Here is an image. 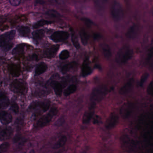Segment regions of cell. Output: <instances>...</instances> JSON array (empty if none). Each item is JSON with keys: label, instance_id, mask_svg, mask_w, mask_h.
Listing matches in <instances>:
<instances>
[{"label": "cell", "instance_id": "8", "mask_svg": "<svg viewBox=\"0 0 153 153\" xmlns=\"http://www.w3.org/2000/svg\"><path fill=\"white\" fill-rule=\"evenodd\" d=\"M50 102L48 100L43 101L40 102H32L29 106V109L32 110L36 108L37 107H39L42 110L47 111L50 107Z\"/></svg>", "mask_w": 153, "mask_h": 153}, {"label": "cell", "instance_id": "10", "mask_svg": "<svg viewBox=\"0 0 153 153\" xmlns=\"http://www.w3.org/2000/svg\"><path fill=\"white\" fill-rule=\"evenodd\" d=\"M59 49V46H54L48 48L44 51V56L47 58H53L56 55Z\"/></svg>", "mask_w": 153, "mask_h": 153}, {"label": "cell", "instance_id": "17", "mask_svg": "<svg viewBox=\"0 0 153 153\" xmlns=\"http://www.w3.org/2000/svg\"><path fill=\"white\" fill-rule=\"evenodd\" d=\"M48 69V66L45 63H42L38 65L35 70V75H39L45 73Z\"/></svg>", "mask_w": 153, "mask_h": 153}, {"label": "cell", "instance_id": "27", "mask_svg": "<svg viewBox=\"0 0 153 153\" xmlns=\"http://www.w3.org/2000/svg\"><path fill=\"white\" fill-rule=\"evenodd\" d=\"M51 22L45 20H41L37 22H36L33 25V28L35 29H38L40 27H43L46 25L50 24L51 23Z\"/></svg>", "mask_w": 153, "mask_h": 153}, {"label": "cell", "instance_id": "23", "mask_svg": "<svg viewBox=\"0 0 153 153\" xmlns=\"http://www.w3.org/2000/svg\"><path fill=\"white\" fill-rule=\"evenodd\" d=\"M81 42L83 45L85 46L87 45L88 41V36L87 32L84 29H81L79 32Z\"/></svg>", "mask_w": 153, "mask_h": 153}, {"label": "cell", "instance_id": "3", "mask_svg": "<svg viewBox=\"0 0 153 153\" xmlns=\"http://www.w3.org/2000/svg\"><path fill=\"white\" fill-rule=\"evenodd\" d=\"M58 113V110L56 107L52 108L48 114L39 119L36 125V127L42 128L49 124L54 116Z\"/></svg>", "mask_w": 153, "mask_h": 153}, {"label": "cell", "instance_id": "14", "mask_svg": "<svg viewBox=\"0 0 153 153\" xmlns=\"http://www.w3.org/2000/svg\"><path fill=\"white\" fill-rule=\"evenodd\" d=\"M45 35V31L43 29L37 30L32 33L33 40L37 42L40 41L44 37Z\"/></svg>", "mask_w": 153, "mask_h": 153}, {"label": "cell", "instance_id": "13", "mask_svg": "<svg viewBox=\"0 0 153 153\" xmlns=\"http://www.w3.org/2000/svg\"><path fill=\"white\" fill-rule=\"evenodd\" d=\"M92 71L89 65L88 61L85 60L82 67V75L83 77L88 76L91 73Z\"/></svg>", "mask_w": 153, "mask_h": 153}, {"label": "cell", "instance_id": "25", "mask_svg": "<svg viewBox=\"0 0 153 153\" xmlns=\"http://www.w3.org/2000/svg\"><path fill=\"white\" fill-rule=\"evenodd\" d=\"M108 0H94L95 6L99 10H102L107 5Z\"/></svg>", "mask_w": 153, "mask_h": 153}, {"label": "cell", "instance_id": "22", "mask_svg": "<svg viewBox=\"0 0 153 153\" xmlns=\"http://www.w3.org/2000/svg\"><path fill=\"white\" fill-rule=\"evenodd\" d=\"M71 35L72 42L74 46L76 49H79L80 48V46L79 41H78V37L74 30L72 29L71 30Z\"/></svg>", "mask_w": 153, "mask_h": 153}, {"label": "cell", "instance_id": "18", "mask_svg": "<svg viewBox=\"0 0 153 153\" xmlns=\"http://www.w3.org/2000/svg\"><path fill=\"white\" fill-rule=\"evenodd\" d=\"M101 48L105 58L107 59H110L111 57V53L109 46L107 44H104L102 45Z\"/></svg>", "mask_w": 153, "mask_h": 153}, {"label": "cell", "instance_id": "30", "mask_svg": "<svg viewBox=\"0 0 153 153\" xmlns=\"http://www.w3.org/2000/svg\"><path fill=\"white\" fill-rule=\"evenodd\" d=\"M70 57V53L67 50H64L62 51L59 55V58L62 60H65Z\"/></svg>", "mask_w": 153, "mask_h": 153}, {"label": "cell", "instance_id": "2", "mask_svg": "<svg viewBox=\"0 0 153 153\" xmlns=\"http://www.w3.org/2000/svg\"><path fill=\"white\" fill-rule=\"evenodd\" d=\"M111 14L115 21H119L123 19L124 15L123 7L120 3L114 1L111 8Z\"/></svg>", "mask_w": 153, "mask_h": 153}, {"label": "cell", "instance_id": "31", "mask_svg": "<svg viewBox=\"0 0 153 153\" xmlns=\"http://www.w3.org/2000/svg\"><path fill=\"white\" fill-rule=\"evenodd\" d=\"M10 147V144L6 143L0 146V153L5 152L9 150Z\"/></svg>", "mask_w": 153, "mask_h": 153}, {"label": "cell", "instance_id": "35", "mask_svg": "<svg viewBox=\"0 0 153 153\" xmlns=\"http://www.w3.org/2000/svg\"><path fill=\"white\" fill-rule=\"evenodd\" d=\"M82 20L84 22L85 24L86 25L87 27H91L92 24L93 22L91 20L87 18H82Z\"/></svg>", "mask_w": 153, "mask_h": 153}, {"label": "cell", "instance_id": "11", "mask_svg": "<svg viewBox=\"0 0 153 153\" xmlns=\"http://www.w3.org/2000/svg\"><path fill=\"white\" fill-rule=\"evenodd\" d=\"M12 116L9 112L5 111H0V120L4 125L10 124L12 121Z\"/></svg>", "mask_w": 153, "mask_h": 153}, {"label": "cell", "instance_id": "33", "mask_svg": "<svg viewBox=\"0 0 153 153\" xmlns=\"http://www.w3.org/2000/svg\"><path fill=\"white\" fill-rule=\"evenodd\" d=\"M13 44L12 43L10 42V43H9V44H7V45H5V46H3L1 47L2 49L4 51H8L13 47Z\"/></svg>", "mask_w": 153, "mask_h": 153}, {"label": "cell", "instance_id": "20", "mask_svg": "<svg viewBox=\"0 0 153 153\" xmlns=\"http://www.w3.org/2000/svg\"><path fill=\"white\" fill-rule=\"evenodd\" d=\"M9 70L10 74L13 76H19L20 74L19 67L16 65H10L9 66Z\"/></svg>", "mask_w": 153, "mask_h": 153}, {"label": "cell", "instance_id": "19", "mask_svg": "<svg viewBox=\"0 0 153 153\" xmlns=\"http://www.w3.org/2000/svg\"><path fill=\"white\" fill-rule=\"evenodd\" d=\"M76 65H77V63L76 62H74L65 65L63 66H62V68H61V71L63 74L66 73L72 69H74V68L76 67Z\"/></svg>", "mask_w": 153, "mask_h": 153}, {"label": "cell", "instance_id": "24", "mask_svg": "<svg viewBox=\"0 0 153 153\" xmlns=\"http://www.w3.org/2000/svg\"><path fill=\"white\" fill-rule=\"evenodd\" d=\"M66 142H67V137H66L65 136H62L54 146V149H59V148L62 147L65 144Z\"/></svg>", "mask_w": 153, "mask_h": 153}, {"label": "cell", "instance_id": "36", "mask_svg": "<svg viewBox=\"0 0 153 153\" xmlns=\"http://www.w3.org/2000/svg\"><path fill=\"white\" fill-rule=\"evenodd\" d=\"M101 121V119L99 116H95L93 119V123L94 125L99 124L100 123Z\"/></svg>", "mask_w": 153, "mask_h": 153}, {"label": "cell", "instance_id": "34", "mask_svg": "<svg viewBox=\"0 0 153 153\" xmlns=\"http://www.w3.org/2000/svg\"><path fill=\"white\" fill-rule=\"evenodd\" d=\"M47 14L48 15L55 17H58L60 15L56 11L53 10H50L48 11Z\"/></svg>", "mask_w": 153, "mask_h": 153}, {"label": "cell", "instance_id": "28", "mask_svg": "<svg viewBox=\"0 0 153 153\" xmlns=\"http://www.w3.org/2000/svg\"><path fill=\"white\" fill-rule=\"evenodd\" d=\"M25 45L24 44H21L18 45L12 51V54L13 55L17 54L22 53L24 51Z\"/></svg>", "mask_w": 153, "mask_h": 153}, {"label": "cell", "instance_id": "41", "mask_svg": "<svg viewBox=\"0 0 153 153\" xmlns=\"http://www.w3.org/2000/svg\"><path fill=\"white\" fill-rule=\"evenodd\" d=\"M48 1H50L52 2L56 3L58 2V0H48Z\"/></svg>", "mask_w": 153, "mask_h": 153}, {"label": "cell", "instance_id": "29", "mask_svg": "<svg viewBox=\"0 0 153 153\" xmlns=\"http://www.w3.org/2000/svg\"><path fill=\"white\" fill-rule=\"evenodd\" d=\"M137 32V28L136 26H132L128 31L126 33L127 37L132 38L136 35Z\"/></svg>", "mask_w": 153, "mask_h": 153}, {"label": "cell", "instance_id": "40", "mask_svg": "<svg viewBox=\"0 0 153 153\" xmlns=\"http://www.w3.org/2000/svg\"><path fill=\"white\" fill-rule=\"evenodd\" d=\"M30 59L32 60H36L37 59V56L36 55L34 54L33 55L31 56L30 57Z\"/></svg>", "mask_w": 153, "mask_h": 153}, {"label": "cell", "instance_id": "39", "mask_svg": "<svg viewBox=\"0 0 153 153\" xmlns=\"http://www.w3.org/2000/svg\"><path fill=\"white\" fill-rule=\"evenodd\" d=\"M22 120L21 119H18L16 120V125H17V127H19V126L21 125L22 124Z\"/></svg>", "mask_w": 153, "mask_h": 153}, {"label": "cell", "instance_id": "4", "mask_svg": "<svg viewBox=\"0 0 153 153\" xmlns=\"http://www.w3.org/2000/svg\"><path fill=\"white\" fill-rule=\"evenodd\" d=\"M10 90L17 94H24L27 92V88L24 82L19 80H15L10 85Z\"/></svg>", "mask_w": 153, "mask_h": 153}, {"label": "cell", "instance_id": "32", "mask_svg": "<svg viewBox=\"0 0 153 153\" xmlns=\"http://www.w3.org/2000/svg\"><path fill=\"white\" fill-rule=\"evenodd\" d=\"M11 110H12L15 114H18L19 112V107L18 104L15 102H13L11 103L10 107Z\"/></svg>", "mask_w": 153, "mask_h": 153}, {"label": "cell", "instance_id": "37", "mask_svg": "<svg viewBox=\"0 0 153 153\" xmlns=\"http://www.w3.org/2000/svg\"><path fill=\"white\" fill-rule=\"evenodd\" d=\"M22 0H9L10 4L13 6H18L20 4Z\"/></svg>", "mask_w": 153, "mask_h": 153}, {"label": "cell", "instance_id": "15", "mask_svg": "<svg viewBox=\"0 0 153 153\" xmlns=\"http://www.w3.org/2000/svg\"><path fill=\"white\" fill-rule=\"evenodd\" d=\"M94 115V109H90L89 110L85 113L82 118V122L83 124H86L89 123L91 119L93 117Z\"/></svg>", "mask_w": 153, "mask_h": 153}, {"label": "cell", "instance_id": "16", "mask_svg": "<svg viewBox=\"0 0 153 153\" xmlns=\"http://www.w3.org/2000/svg\"><path fill=\"white\" fill-rule=\"evenodd\" d=\"M51 86L57 96H61L62 95V86L60 83L57 81H53L51 83Z\"/></svg>", "mask_w": 153, "mask_h": 153}, {"label": "cell", "instance_id": "12", "mask_svg": "<svg viewBox=\"0 0 153 153\" xmlns=\"http://www.w3.org/2000/svg\"><path fill=\"white\" fill-rule=\"evenodd\" d=\"M9 98L3 92H0V109L7 107L10 105Z\"/></svg>", "mask_w": 153, "mask_h": 153}, {"label": "cell", "instance_id": "7", "mask_svg": "<svg viewBox=\"0 0 153 153\" xmlns=\"http://www.w3.org/2000/svg\"><path fill=\"white\" fill-rule=\"evenodd\" d=\"M69 37V33L66 31H57L51 35V39L55 42H62L66 40Z\"/></svg>", "mask_w": 153, "mask_h": 153}, {"label": "cell", "instance_id": "38", "mask_svg": "<svg viewBox=\"0 0 153 153\" xmlns=\"http://www.w3.org/2000/svg\"><path fill=\"white\" fill-rule=\"evenodd\" d=\"M21 139V137L19 136V135H17L14 137V139H13V142L14 143H17L19 142L20 140Z\"/></svg>", "mask_w": 153, "mask_h": 153}, {"label": "cell", "instance_id": "21", "mask_svg": "<svg viewBox=\"0 0 153 153\" xmlns=\"http://www.w3.org/2000/svg\"><path fill=\"white\" fill-rule=\"evenodd\" d=\"M19 32L20 36L23 37H28L30 34V28L27 26H21L19 28Z\"/></svg>", "mask_w": 153, "mask_h": 153}, {"label": "cell", "instance_id": "6", "mask_svg": "<svg viewBox=\"0 0 153 153\" xmlns=\"http://www.w3.org/2000/svg\"><path fill=\"white\" fill-rule=\"evenodd\" d=\"M15 31L12 30L0 36V47H2L5 45L10 43V41L15 37Z\"/></svg>", "mask_w": 153, "mask_h": 153}, {"label": "cell", "instance_id": "5", "mask_svg": "<svg viewBox=\"0 0 153 153\" xmlns=\"http://www.w3.org/2000/svg\"><path fill=\"white\" fill-rule=\"evenodd\" d=\"M120 121L118 115L115 112H112L109 115L105 122V127L109 130L113 129L118 125Z\"/></svg>", "mask_w": 153, "mask_h": 153}, {"label": "cell", "instance_id": "1", "mask_svg": "<svg viewBox=\"0 0 153 153\" xmlns=\"http://www.w3.org/2000/svg\"><path fill=\"white\" fill-rule=\"evenodd\" d=\"M108 88L104 85H101L94 88L91 95V100L92 102L96 104L101 101L108 93Z\"/></svg>", "mask_w": 153, "mask_h": 153}, {"label": "cell", "instance_id": "26", "mask_svg": "<svg viewBox=\"0 0 153 153\" xmlns=\"http://www.w3.org/2000/svg\"><path fill=\"white\" fill-rule=\"evenodd\" d=\"M76 90V87L74 84L70 85L64 92V94L65 96H70L71 94L75 93Z\"/></svg>", "mask_w": 153, "mask_h": 153}, {"label": "cell", "instance_id": "9", "mask_svg": "<svg viewBox=\"0 0 153 153\" xmlns=\"http://www.w3.org/2000/svg\"><path fill=\"white\" fill-rule=\"evenodd\" d=\"M13 134V130L10 127L2 126L0 127V140L5 141L11 137Z\"/></svg>", "mask_w": 153, "mask_h": 153}]
</instances>
